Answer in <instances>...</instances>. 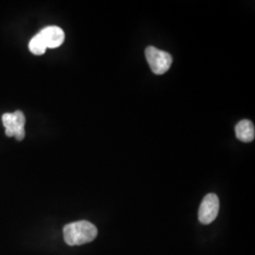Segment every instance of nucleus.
Masks as SVG:
<instances>
[{"mask_svg": "<svg viewBox=\"0 0 255 255\" xmlns=\"http://www.w3.org/2000/svg\"><path fill=\"white\" fill-rule=\"evenodd\" d=\"M28 48L29 50L35 55H42L46 52V46L44 43V41L42 40V38L40 37L39 34H36L33 37L28 44Z\"/></svg>", "mask_w": 255, "mask_h": 255, "instance_id": "0eeeda50", "label": "nucleus"}, {"mask_svg": "<svg viewBox=\"0 0 255 255\" xmlns=\"http://www.w3.org/2000/svg\"><path fill=\"white\" fill-rule=\"evenodd\" d=\"M236 135L238 138V140L244 143H250L254 141L255 137L254 123L248 119H244L238 122L236 126Z\"/></svg>", "mask_w": 255, "mask_h": 255, "instance_id": "423d86ee", "label": "nucleus"}, {"mask_svg": "<svg viewBox=\"0 0 255 255\" xmlns=\"http://www.w3.org/2000/svg\"><path fill=\"white\" fill-rule=\"evenodd\" d=\"M145 54L151 71L156 75H163L167 72L172 64V56L154 46H147Z\"/></svg>", "mask_w": 255, "mask_h": 255, "instance_id": "f03ea898", "label": "nucleus"}, {"mask_svg": "<svg viewBox=\"0 0 255 255\" xmlns=\"http://www.w3.org/2000/svg\"><path fill=\"white\" fill-rule=\"evenodd\" d=\"M2 121L6 128L5 133L7 136H14L19 141L24 139L26 119L21 111H16L11 114H4L2 116Z\"/></svg>", "mask_w": 255, "mask_h": 255, "instance_id": "7ed1b4c3", "label": "nucleus"}, {"mask_svg": "<svg viewBox=\"0 0 255 255\" xmlns=\"http://www.w3.org/2000/svg\"><path fill=\"white\" fill-rule=\"evenodd\" d=\"M98 236V229L89 221H77L65 225L64 238L69 246H80L92 242Z\"/></svg>", "mask_w": 255, "mask_h": 255, "instance_id": "f257e3e1", "label": "nucleus"}, {"mask_svg": "<svg viewBox=\"0 0 255 255\" xmlns=\"http://www.w3.org/2000/svg\"><path fill=\"white\" fill-rule=\"evenodd\" d=\"M38 34L44 41L46 48H56L64 43V32L61 27L49 26L43 28Z\"/></svg>", "mask_w": 255, "mask_h": 255, "instance_id": "39448f33", "label": "nucleus"}, {"mask_svg": "<svg viewBox=\"0 0 255 255\" xmlns=\"http://www.w3.org/2000/svg\"><path fill=\"white\" fill-rule=\"evenodd\" d=\"M219 200L216 194L206 195L201 201L199 209V220L202 224L208 225L217 219L219 215Z\"/></svg>", "mask_w": 255, "mask_h": 255, "instance_id": "20e7f679", "label": "nucleus"}]
</instances>
